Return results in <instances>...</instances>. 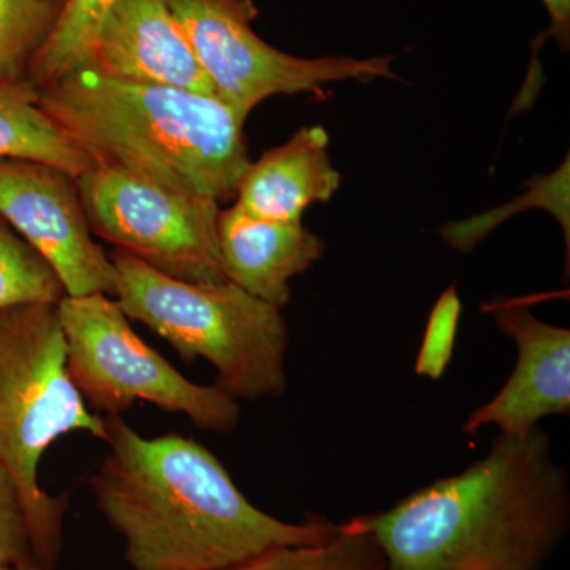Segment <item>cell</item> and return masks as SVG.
Returning <instances> with one entry per match:
<instances>
[{
  "label": "cell",
  "instance_id": "1",
  "mask_svg": "<svg viewBox=\"0 0 570 570\" xmlns=\"http://www.w3.org/2000/svg\"><path fill=\"white\" fill-rule=\"evenodd\" d=\"M105 422L108 452L89 487L132 570H228L273 547L309 546L336 531L324 517L291 523L255 508L194 439L145 438L119 415Z\"/></svg>",
  "mask_w": 570,
  "mask_h": 570
},
{
  "label": "cell",
  "instance_id": "2",
  "mask_svg": "<svg viewBox=\"0 0 570 570\" xmlns=\"http://www.w3.org/2000/svg\"><path fill=\"white\" fill-rule=\"evenodd\" d=\"M358 519L385 570H542L568 535V472L539 428L499 434L460 474Z\"/></svg>",
  "mask_w": 570,
  "mask_h": 570
},
{
  "label": "cell",
  "instance_id": "3",
  "mask_svg": "<svg viewBox=\"0 0 570 570\" xmlns=\"http://www.w3.org/2000/svg\"><path fill=\"white\" fill-rule=\"evenodd\" d=\"M48 118L94 165L223 204L249 167L246 119L208 94L108 77L91 66L39 89Z\"/></svg>",
  "mask_w": 570,
  "mask_h": 570
},
{
  "label": "cell",
  "instance_id": "4",
  "mask_svg": "<svg viewBox=\"0 0 570 570\" xmlns=\"http://www.w3.org/2000/svg\"><path fill=\"white\" fill-rule=\"evenodd\" d=\"M70 433L108 438L107 422L71 381L58 305L0 309V461L20 487L33 560L48 570H56L61 554L69 498L41 489L39 466L45 452Z\"/></svg>",
  "mask_w": 570,
  "mask_h": 570
},
{
  "label": "cell",
  "instance_id": "5",
  "mask_svg": "<svg viewBox=\"0 0 570 570\" xmlns=\"http://www.w3.org/2000/svg\"><path fill=\"white\" fill-rule=\"evenodd\" d=\"M116 302L132 321L167 340L187 362L204 358L235 400L283 396L287 389L288 335L283 309L238 285L194 284L157 272L115 249Z\"/></svg>",
  "mask_w": 570,
  "mask_h": 570
},
{
  "label": "cell",
  "instance_id": "6",
  "mask_svg": "<svg viewBox=\"0 0 570 570\" xmlns=\"http://www.w3.org/2000/svg\"><path fill=\"white\" fill-rule=\"evenodd\" d=\"M67 367L86 403L118 417L137 401L186 415L195 426L227 434L242 419L238 400L219 385L195 384L130 326L110 295L63 296L58 303Z\"/></svg>",
  "mask_w": 570,
  "mask_h": 570
},
{
  "label": "cell",
  "instance_id": "7",
  "mask_svg": "<svg viewBox=\"0 0 570 570\" xmlns=\"http://www.w3.org/2000/svg\"><path fill=\"white\" fill-rule=\"evenodd\" d=\"M204 69L214 97L243 119L273 96L311 92L325 97V85L395 78L393 58L346 56L305 59L287 55L254 32L253 0H167Z\"/></svg>",
  "mask_w": 570,
  "mask_h": 570
},
{
  "label": "cell",
  "instance_id": "8",
  "mask_svg": "<svg viewBox=\"0 0 570 570\" xmlns=\"http://www.w3.org/2000/svg\"><path fill=\"white\" fill-rule=\"evenodd\" d=\"M77 181L92 235L175 279L227 281L217 243L216 202L102 165H94Z\"/></svg>",
  "mask_w": 570,
  "mask_h": 570
},
{
  "label": "cell",
  "instance_id": "9",
  "mask_svg": "<svg viewBox=\"0 0 570 570\" xmlns=\"http://www.w3.org/2000/svg\"><path fill=\"white\" fill-rule=\"evenodd\" d=\"M0 216L51 266L67 296L115 295V268L94 239L77 178L48 164L0 159Z\"/></svg>",
  "mask_w": 570,
  "mask_h": 570
},
{
  "label": "cell",
  "instance_id": "10",
  "mask_svg": "<svg viewBox=\"0 0 570 570\" xmlns=\"http://www.w3.org/2000/svg\"><path fill=\"white\" fill-rule=\"evenodd\" d=\"M494 321L517 344L515 367L497 395L475 409L461 426L463 434H478L497 426L499 434L523 436L540 420L570 412V332L532 316L523 305L504 303L494 309Z\"/></svg>",
  "mask_w": 570,
  "mask_h": 570
},
{
  "label": "cell",
  "instance_id": "11",
  "mask_svg": "<svg viewBox=\"0 0 570 570\" xmlns=\"http://www.w3.org/2000/svg\"><path fill=\"white\" fill-rule=\"evenodd\" d=\"M88 66L121 80L214 96L167 0H115L100 22Z\"/></svg>",
  "mask_w": 570,
  "mask_h": 570
},
{
  "label": "cell",
  "instance_id": "12",
  "mask_svg": "<svg viewBox=\"0 0 570 570\" xmlns=\"http://www.w3.org/2000/svg\"><path fill=\"white\" fill-rule=\"evenodd\" d=\"M225 277L247 294L284 309L291 281L313 268L325 243L302 223L257 219L234 205L217 216Z\"/></svg>",
  "mask_w": 570,
  "mask_h": 570
},
{
  "label": "cell",
  "instance_id": "13",
  "mask_svg": "<svg viewBox=\"0 0 570 570\" xmlns=\"http://www.w3.org/2000/svg\"><path fill=\"white\" fill-rule=\"evenodd\" d=\"M340 184V171L330 159L328 134L322 126L302 127L291 140L249 164L235 205L257 219L302 223L303 213L332 200Z\"/></svg>",
  "mask_w": 570,
  "mask_h": 570
},
{
  "label": "cell",
  "instance_id": "14",
  "mask_svg": "<svg viewBox=\"0 0 570 570\" xmlns=\"http://www.w3.org/2000/svg\"><path fill=\"white\" fill-rule=\"evenodd\" d=\"M0 159L52 165L73 178L94 167L41 110L39 89L29 80L0 82Z\"/></svg>",
  "mask_w": 570,
  "mask_h": 570
},
{
  "label": "cell",
  "instance_id": "15",
  "mask_svg": "<svg viewBox=\"0 0 570 570\" xmlns=\"http://www.w3.org/2000/svg\"><path fill=\"white\" fill-rule=\"evenodd\" d=\"M228 570H385L384 557L358 517L309 546L273 547Z\"/></svg>",
  "mask_w": 570,
  "mask_h": 570
},
{
  "label": "cell",
  "instance_id": "16",
  "mask_svg": "<svg viewBox=\"0 0 570 570\" xmlns=\"http://www.w3.org/2000/svg\"><path fill=\"white\" fill-rule=\"evenodd\" d=\"M115 0H66L47 41L33 56L29 80L37 89L88 66L105 13Z\"/></svg>",
  "mask_w": 570,
  "mask_h": 570
},
{
  "label": "cell",
  "instance_id": "17",
  "mask_svg": "<svg viewBox=\"0 0 570 570\" xmlns=\"http://www.w3.org/2000/svg\"><path fill=\"white\" fill-rule=\"evenodd\" d=\"M63 2L0 0V82L29 80L33 56L55 28Z\"/></svg>",
  "mask_w": 570,
  "mask_h": 570
},
{
  "label": "cell",
  "instance_id": "18",
  "mask_svg": "<svg viewBox=\"0 0 570 570\" xmlns=\"http://www.w3.org/2000/svg\"><path fill=\"white\" fill-rule=\"evenodd\" d=\"M66 296L50 265L0 216V309L21 303H52Z\"/></svg>",
  "mask_w": 570,
  "mask_h": 570
},
{
  "label": "cell",
  "instance_id": "19",
  "mask_svg": "<svg viewBox=\"0 0 570 570\" xmlns=\"http://www.w3.org/2000/svg\"><path fill=\"white\" fill-rule=\"evenodd\" d=\"M461 299L455 287H449L439 296L428 318L425 335L415 360L419 376L438 381L452 362L459 332Z\"/></svg>",
  "mask_w": 570,
  "mask_h": 570
},
{
  "label": "cell",
  "instance_id": "20",
  "mask_svg": "<svg viewBox=\"0 0 570 570\" xmlns=\"http://www.w3.org/2000/svg\"><path fill=\"white\" fill-rule=\"evenodd\" d=\"M31 560V532L21 490L9 468L0 461V566L17 568Z\"/></svg>",
  "mask_w": 570,
  "mask_h": 570
},
{
  "label": "cell",
  "instance_id": "21",
  "mask_svg": "<svg viewBox=\"0 0 570 570\" xmlns=\"http://www.w3.org/2000/svg\"><path fill=\"white\" fill-rule=\"evenodd\" d=\"M550 14V36L568 50L570 40V0H543Z\"/></svg>",
  "mask_w": 570,
  "mask_h": 570
},
{
  "label": "cell",
  "instance_id": "22",
  "mask_svg": "<svg viewBox=\"0 0 570 570\" xmlns=\"http://www.w3.org/2000/svg\"><path fill=\"white\" fill-rule=\"evenodd\" d=\"M17 570H48V569L41 568V566L37 564L36 561L31 560V561H24V562H21V564H18Z\"/></svg>",
  "mask_w": 570,
  "mask_h": 570
},
{
  "label": "cell",
  "instance_id": "23",
  "mask_svg": "<svg viewBox=\"0 0 570 570\" xmlns=\"http://www.w3.org/2000/svg\"><path fill=\"white\" fill-rule=\"evenodd\" d=\"M0 570H17L13 566H0Z\"/></svg>",
  "mask_w": 570,
  "mask_h": 570
}]
</instances>
